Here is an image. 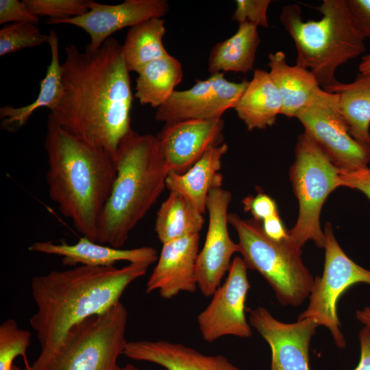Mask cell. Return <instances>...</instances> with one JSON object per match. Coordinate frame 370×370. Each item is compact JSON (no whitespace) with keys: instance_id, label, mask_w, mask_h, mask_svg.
Segmentation results:
<instances>
[{"instance_id":"603a6c76","label":"cell","mask_w":370,"mask_h":370,"mask_svg":"<svg viewBox=\"0 0 370 370\" xmlns=\"http://www.w3.org/2000/svg\"><path fill=\"white\" fill-rule=\"evenodd\" d=\"M49 35L51 62L45 77L40 82L39 93L36 100L29 105L18 108L11 106L0 108L1 126L4 130L14 132L20 129L36 110L47 108L51 110L60 99L62 86L58 36L54 29H51Z\"/></svg>"},{"instance_id":"2e32d148","label":"cell","mask_w":370,"mask_h":370,"mask_svg":"<svg viewBox=\"0 0 370 370\" xmlns=\"http://www.w3.org/2000/svg\"><path fill=\"white\" fill-rule=\"evenodd\" d=\"M223 128L222 118L165 123L156 137L170 171L185 172L208 149L223 143Z\"/></svg>"},{"instance_id":"9a60e30c","label":"cell","mask_w":370,"mask_h":370,"mask_svg":"<svg viewBox=\"0 0 370 370\" xmlns=\"http://www.w3.org/2000/svg\"><path fill=\"white\" fill-rule=\"evenodd\" d=\"M169 10L166 0H125L117 5L90 0L89 10L84 14L66 19L47 18L46 24H69L82 28L90 38L87 46L95 50L114 32L153 18H162Z\"/></svg>"},{"instance_id":"ba28073f","label":"cell","mask_w":370,"mask_h":370,"mask_svg":"<svg viewBox=\"0 0 370 370\" xmlns=\"http://www.w3.org/2000/svg\"><path fill=\"white\" fill-rule=\"evenodd\" d=\"M127 311L119 301L73 325L40 370H119L126 344Z\"/></svg>"},{"instance_id":"484cf974","label":"cell","mask_w":370,"mask_h":370,"mask_svg":"<svg viewBox=\"0 0 370 370\" xmlns=\"http://www.w3.org/2000/svg\"><path fill=\"white\" fill-rule=\"evenodd\" d=\"M137 73L135 97L141 105L154 108L170 98L183 77L180 62L170 54L150 62Z\"/></svg>"},{"instance_id":"3957f363","label":"cell","mask_w":370,"mask_h":370,"mask_svg":"<svg viewBox=\"0 0 370 370\" xmlns=\"http://www.w3.org/2000/svg\"><path fill=\"white\" fill-rule=\"evenodd\" d=\"M49 196L83 236L96 242L116 175L114 158L70 134L49 115L44 143Z\"/></svg>"},{"instance_id":"f1b7e54d","label":"cell","mask_w":370,"mask_h":370,"mask_svg":"<svg viewBox=\"0 0 370 370\" xmlns=\"http://www.w3.org/2000/svg\"><path fill=\"white\" fill-rule=\"evenodd\" d=\"M32 334L20 328L16 321L9 319L0 325V370H21L14 365V359L23 357L25 370H29L27 349L30 345Z\"/></svg>"},{"instance_id":"f546056e","label":"cell","mask_w":370,"mask_h":370,"mask_svg":"<svg viewBox=\"0 0 370 370\" xmlns=\"http://www.w3.org/2000/svg\"><path fill=\"white\" fill-rule=\"evenodd\" d=\"M49 35L42 34L37 25L15 23L4 25L0 29V56L17 52L49 42Z\"/></svg>"},{"instance_id":"8d00e7d4","label":"cell","mask_w":370,"mask_h":370,"mask_svg":"<svg viewBox=\"0 0 370 370\" xmlns=\"http://www.w3.org/2000/svg\"><path fill=\"white\" fill-rule=\"evenodd\" d=\"M264 234L276 242H288V233L278 214L274 215L261 222Z\"/></svg>"},{"instance_id":"52a82bcc","label":"cell","mask_w":370,"mask_h":370,"mask_svg":"<svg viewBox=\"0 0 370 370\" xmlns=\"http://www.w3.org/2000/svg\"><path fill=\"white\" fill-rule=\"evenodd\" d=\"M295 153L290 178L299 202V214L288 232V243L299 251L309 240L324 248L325 236L320 225V213L328 195L340 186L341 169L305 131L298 136Z\"/></svg>"},{"instance_id":"83f0119b","label":"cell","mask_w":370,"mask_h":370,"mask_svg":"<svg viewBox=\"0 0 370 370\" xmlns=\"http://www.w3.org/2000/svg\"><path fill=\"white\" fill-rule=\"evenodd\" d=\"M165 33L162 18H153L129 29L121 53L130 72L138 73L150 62L169 54L162 42Z\"/></svg>"},{"instance_id":"f35d334b","label":"cell","mask_w":370,"mask_h":370,"mask_svg":"<svg viewBox=\"0 0 370 370\" xmlns=\"http://www.w3.org/2000/svg\"><path fill=\"white\" fill-rule=\"evenodd\" d=\"M356 317L360 323L370 327V306L356 312Z\"/></svg>"},{"instance_id":"9c48e42d","label":"cell","mask_w":370,"mask_h":370,"mask_svg":"<svg viewBox=\"0 0 370 370\" xmlns=\"http://www.w3.org/2000/svg\"><path fill=\"white\" fill-rule=\"evenodd\" d=\"M324 234V270L321 278H314L308 297V306L299 314L297 320L314 319L319 326L323 325L330 331L338 347L344 348L346 341L341 331L336 304L349 286L359 282L370 285V270L359 266L346 255L336 240L332 225L328 222L325 224Z\"/></svg>"},{"instance_id":"5b68a950","label":"cell","mask_w":370,"mask_h":370,"mask_svg":"<svg viewBox=\"0 0 370 370\" xmlns=\"http://www.w3.org/2000/svg\"><path fill=\"white\" fill-rule=\"evenodd\" d=\"M318 10L322 17L304 21L301 8L283 7L280 21L293 38L296 64L312 72L323 89L338 82L336 70L365 50V38L357 30L346 0H323Z\"/></svg>"},{"instance_id":"6da1fadb","label":"cell","mask_w":370,"mask_h":370,"mask_svg":"<svg viewBox=\"0 0 370 370\" xmlns=\"http://www.w3.org/2000/svg\"><path fill=\"white\" fill-rule=\"evenodd\" d=\"M62 92L49 115L72 135L115 158L121 141L133 130V95L122 45L108 38L97 49L65 47Z\"/></svg>"},{"instance_id":"ffe728a7","label":"cell","mask_w":370,"mask_h":370,"mask_svg":"<svg viewBox=\"0 0 370 370\" xmlns=\"http://www.w3.org/2000/svg\"><path fill=\"white\" fill-rule=\"evenodd\" d=\"M227 150L228 146L225 143L212 146L185 172L170 171L166 180V188L170 192L184 196L204 214L210 191L222 186L221 159Z\"/></svg>"},{"instance_id":"836d02e7","label":"cell","mask_w":370,"mask_h":370,"mask_svg":"<svg viewBox=\"0 0 370 370\" xmlns=\"http://www.w3.org/2000/svg\"><path fill=\"white\" fill-rule=\"evenodd\" d=\"M242 203L244 210L250 212L253 219L260 222L279 214L275 201L262 193L246 197Z\"/></svg>"},{"instance_id":"7c38bea8","label":"cell","mask_w":370,"mask_h":370,"mask_svg":"<svg viewBox=\"0 0 370 370\" xmlns=\"http://www.w3.org/2000/svg\"><path fill=\"white\" fill-rule=\"evenodd\" d=\"M249 82L227 80L223 73L206 79H197L195 84L184 90H175L170 98L157 108L155 119L164 123L188 119H221L224 112L234 108Z\"/></svg>"},{"instance_id":"cb8c5ba5","label":"cell","mask_w":370,"mask_h":370,"mask_svg":"<svg viewBox=\"0 0 370 370\" xmlns=\"http://www.w3.org/2000/svg\"><path fill=\"white\" fill-rule=\"evenodd\" d=\"M323 90L337 95L350 134L370 152V74L359 73L352 82H338Z\"/></svg>"},{"instance_id":"d6a6232c","label":"cell","mask_w":370,"mask_h":370,"mask_svg":"<svg viewBox=\"0 0 370 370\" xmlns=\"http://www.w3.org/2000/svg\"><path fill=\"white\" fill-rule=\"evenodd\" d=\"M39 17L29 12L22 1L0 0V24L31 23L38 25Z\"/></svg>"},{"instance_id":"7402d4cb","label":"cell","mask_w":370,"mask_h":370,"mask_svg":"<svg viewBox=\"0 0 370 370\" xmlns=\"http://www.w3.org/2000/svg\"><path fill=\"white\" fill-rule=\"evenodd\" d=\"M234 109L249 131L273 125L282 113L280 94L269 72L254 70L252 79L238 99Z\"/></svg>"},{"instance_id":"74e56055","label":"cell","mask_w":370,"mask_h":370,"mask_svg":"<svg viewBox=\"0 0 370 370\" xmlns=\"http://www.w3.org/2000/svg\"><path fill=\"white\" fill-rule=\"evenodd\" d=\"M360 357L354 370H370V327L365 326L359 333Z\"/></svg>"},{"instance_id":"4316f807","label":"cell","mask_w":370,"mask_h":370,"mask_svg":"<svg viewBox=\"0 0 370 370\" xmlns=\"http://www.w3.org/2000/svg\"><path fill=\"white\" fill-rule=\"evenodd\" d=\"M203 214L184 196L170 192L159 208L154 230L162 244L199 234Z\"/></svg>"},{"instance_id":"e575fe53","label":"cell","mask_w":370,"mask_h":370,"mask_svg":"<svg viewBox=\"0 0 370 370\" xmlns=\"http://www.w3.org/2000/svg\"><path fill=\"white\" fill-rule=\"evenodd\" d=\"M355 26L363 38H370V0H346Z\"/></svg>"},{"instance_id":"4fadbf2b","label":"cell","mask_w":370,"mask_h":370,"mask_svg":"<svg viewBox=\"0 0 370 370\" xmlns=\"http://www.w3.org/2000/svg\"><path fill=\"white\" fill-rule=\"evenodd\" d=\"M231 199L230 192L222 186L212 188L207 199L208 231L196 262L198 288L206 297H211L221 284L232 256L239 251L238 244L232 241L227 228Z\"/></svg>"},{"instance_id":"e0dca14e","label":"cell","mask_w":370,"mask_h":370,"mask_svg":"<svg viewBox=\"0 0 370 370\" xmlns=\"http://www.w3.org/2000/svg\"><path fill=\"white\" fill-rule=\"evenodd\" d=\"M199 234L162 244L157 264L146 284L145 292L158 291L170 299L181 292L195 293L198 288L196 262Z\"/></svg>"},{"instance_id":"5bb4252c","label":"cell","mask_w":370,"mask_h":370,"mask_svg":"<svg viewBox=\"0 0 370 370\" xmlns=\"http://www.w3.org/2000/svg\"><path fill=\"white\" fill-rule=\"evenodd\" d=\"M249 323L268 343L271 370H310L309 347L319 326L311 318L284 323L265 308L248 309Z\"/></svg>"},{"instance_id":"7a4b0ae2","label":"cell","mask_w":370,"mask_h":370,"mask_svg":"<svg viewBox=\"0 0 370 370\" xmlns=\"http://www.w3.org/2000/svg\"><path fill=\"white\" fill-rule=\"evenodd\" d=\"M149 265H78L35 276L31 282L36 312L29 324L36 332L40 353L29 370H40L58 349L68 330L119 301L127 287L145 275Z\"/></svg>"},{"instance_id":"8992f818","label":"cell","mask_w":370,"mask_h":370,"mask_svg":"<svg viewBox=\"0 0 370 370\" xmlns=\"http://www.w3.org/2000/svg\"><path fill=\"white\" fill-rule=\"evenodd\" d=\"M228 223L238 238L239 253L247 269L258 271L284 306L297 307L309 297L314 278L304 265L301 251L288 242H276L263 232L261 222L229 213Z\"/></svg>"},{"instance_id":"ac0fdd59","label":"cell","mask_w":370,"mask_h":370,"mask_svg":"<svg viewBox=\"0 0 370 370\" xmlns=\"http://www.w3.org/2000/svg\"><path fill=\"white\" fill-rule=\"evenodd\" d=\"M28 250L62 256V264L69 267H108L114 266L119 261L149 266L157 261L158 258L157 250L152 247L123 249L92 241L84 236L73 245H69L64 241H61L60 243L37 241L31 244Z\"/></svg>"},{"instance_id":"d6986e66","label":"cell","mask_w":370,"mask_h":370,"mask_svg":"<svg viewBox=\"0 0 370 370\" xmlns=\"http://www.w3.org/2000/svg\"><path fill=\"white\" fill-rule=\"evenodd\" d=\"M123 354L166 370H241L223 355L204 354L186 345L165 340L127 341Z\"/></svg>"},{"instance_id":"ab89813d","label":"cell","mask_w":370,"mask_h":370,"mask_svg":"<svg viewBox=\"0 0 370 370\" xmlns=\"http://www.w3.org/2000/svg\"><path fill=\"white\" fill-rule=\"evenodd\" d=\"M360 73L370 74V53L364 56L358 66Z\"/></svg>"},{"instance_id":"1f68e13d","label":"cell","mask_w":370,"mask_h":370,"mask_svg":"<svg viewBox=\"0 0 370 370\" xmlns=\"http://www.w3.org/2000/svg\"><path fill=\"white\" fill-rule=\"evenodd\" d=\"M271 2L270 0H236L232 19L239 23L247 21L267 27V10Z\"/></svg>"},{"instance_id":"4dcf8cb0","label":"cell","mask_w":370,"mask_h":370,"mask_svg":"<svg viewBox=\"0 0 370 370\" xmlns=\"http://www.w3.org/2000/svg\"><path fill=\"white\" fill-rule=\"evenodd\" d=\"M22 2L38 17L60 20L84 14L89 10L90 0H23Z\"/></svg>"},{"instance_id":"30bf717a","label":"cell","mask_w":370,"mask_h":370,"mask_svg":"<svg viewBox=\"0 0 370 370\" xmlns=\"http://www.w3.org/2000/svg\"><path fill=\"white\" fill-rule=\"evenodd\" d=\"M295 118L339 169L352 171L368 167L370 152L350 134L335 93L320 88Z\"/></svg>"},{"instance_id":"d4e9b609","label":"cell","mask_w":370,"mask_h":370,"mask_svg":"<svg viewBox=\"0 0 370 370\" xmlns=\"http://www.w3.org/2000/svg\"><path fill=\"white\" fill-rule=\"evenodd\" d=\"M257 27L247 21L241 23L234 34L212 47L208 58L210 75L227 71L247 73L253 69L260 42Z\"/></svg>"},{"instance_id":"44dd1931","label":"cell","mask_w":370,"mask_h":370,"mask_svg":"<svg viewBox=\"0 0 370 370\" xmlns=\"http://www.w3.org/2000/svg\"><path fill=\"white\" fill-rule=\"evenodd\" d=\"M268 59L269 75L282 101L281 114L289 118L296 117L321 87L310 71L297 64L289 65L284 52L270 53Z\"/></svg>"},{"instance_id":"8fae6325","label":"cell","mask_w":370,"mask_h":370,"mask_svg":"<svg viewBox=\"0 0 370 370\" xmlns=\"http://www.w3.org/2000/svg\"><path fill=\"white\" fill-rule=\"evenodd\" d=\"M247 271L243 258L236 256L225 280L198 314V328L205 341L213 343L225 336H251V326L245 316L247 295L251 288Z\"/></svg>"},{"instance_id":"277c9868","label":"cell","mask_w":370,"mask_h":370,"mask_svg":"<svg viewBox=\"0 0 370 370\" xmlns=\"http://www.w3.org/2000/svg\"><path fill=\"white\" fill-rule=\"evenodd\" d=\"M114 160L116 175L96 243L121 249L166 188L170 170L156 136L134 130L121 141Z\"/></svg>"},{"instance_id":"60d3db41","label":"cell","mask_w":370,"mask_h":370,"mask_svg":"<svg viewBox=\"0 0 370 370\" xmlns=\"http://www.w3.org/2000/svg\"><path fill=\"white\" fill-rule=\"evenodd\" d=\"M119 370H150V369H142L135 367L132 364H127L123 367H120Z\"/></svg>"},{"instance_id":"d590c367","label":"cell","mask_w":370,"mask_h":370,"mask_svg":"<svg viewBox=\"0 0 370 370\" xmlns=\"http://www.w3.org/2000/svg\"><path fill=\"white\" fill-rule=\"evenodd\" d=\"M339 184L340 186H346L360 190L370 199L369 168L367 167L352 171L341 170Z\"/></svg>"}]
</instances>
